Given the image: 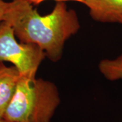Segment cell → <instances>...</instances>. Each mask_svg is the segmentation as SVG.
Instances as JSON below:
<instances>
[{"mask_svg":"<svg viewBox=\"0 0 122 122\" xmlns=\"http://www.w3.org/2000/svg\"><path fill=\"white\" fill-rule=\"evenodd\" d=\"M0 122H11L6 121V120H5V119H0Z\"/></svg>","mask_w":122,"mask_h":122,"instance_id":"obj_9","label":"cell"},{"mask_svg":"<svg viewBox=\"0 0 122 122\" xmlns=\"http://www.w3.org/2000/svg\"><path fill=\"white\" fill-rule=\"evenodd\" d=\"M100 73L110 81L122 79V54L114 59H104L99 62Z\"/></svg>","mask_w":122,"mask_h":122,"instance_id":"obj_6","label":"cell"},{"mask_svg":"<svg viewBox=\"0 0 122 122\" xmlns=\"http://www.w3.org/2000/svg\"><path fill=\"white\" fill-rule=\"evenodd\" d=\"M30 4L32 5H38L42 2H44L45 1H47V0H28ZM55 1H76V2H79V3H81L83 4V0H54Z\"/></svg>","mask_w":122,"mask_h":122,"instance_id":"obj_8","label":"cell"},{"mask_svg":"<svg viewBox=\"0 0 122 122\" xmlns=\"http://www.w3.org/2000/svg\"><path fill=\"white\" fill-rule=\"evenodd\" d=\"M60 102L54 83L21 74L3 119L11 122H50Z\"/></svg>","mask_w":122,"mask_h":122,"instance_id":"obj_2","label":"cell"},{"mask_svg":"<svg viewBox=\"0 0 122 122\" xmlns=\"http://www.w3.org/2000/svg\"><path fill=\"white\" fill-rule=\"evenodd\" d=\"M9 1H5L4 0H0V22L3 21L4 16L5 13V11L8 8Z\"/></svg>","mask_w":122,"mask_h":122,"instance_id":"obj_7","label":"cell"},{"mask_svg":"<svg viewBox=\"0 0 122 122\" xmlns=\"http://www.w3.org/2000/svg\"><path fill=\"white\" fill-rule=\"evenodd\" d=\"M83 4L94 20L122 25V0H83Z\"/></svg>","mask_w":122,"mask_h":122,"instance_id":"obj_4","label":"cell"},{"mask_svg":"<svg viewBox=\"0 0 122 122\" xmlns=\"http://www.w3.org/2000/svg\"><path fill=\"white\" fill-rule=\"evenodd\" d=\"M20 75L14 66H8L4 62H0V119H3Z\"/></svg>","mask_w":122,"mask_h":122,"instance_id":"obj_5","label":"cell"},{"mask_svg":"<svg viewBox=\"0 0 122 122\" xmlns=\"http://www.w3.org/2000/svg\"><path fill=\"white\" fill-rule=\"evenodd\" d=\"M3 21L20 42L37 46L52 62L61 59L66 41L80 29L77 14L64 1H57L50 13L41 16L28 0H12Z\"/></svg>","mask_w":122,"mask_h":122,"instance_id":"obj_1","label":"cell"},{"mask_svg":"<svg viewBox=\"0 0 122 122\" xmlns=\"http://www.w3.org/2000/svg\"><path fill=\"white\" fill-rule=\"evenodd\" d=\"M45 58L39 47L18 41L10 25L5 21L0 22V62H10L22 75L35 77Z\"/></svg>","mask_w":122,"mask_h":122,"instance_id":"obj_3","label":"cell"}]
</instances>
